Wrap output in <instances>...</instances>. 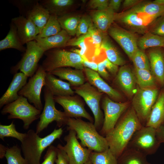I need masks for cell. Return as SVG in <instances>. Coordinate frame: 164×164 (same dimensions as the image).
<instances>
[{
  "mask_svg": "<svg viewBox=\"0 0 164 164\" xmlns=\"http://www.w3.org/2000/svg\"><path fill=\"white\" fill-rule=\"evenodd\" d=\"M39 1L38 0H14L12 3L17 7L21 15L26 17L27 12Z\"/></svg>",
  "mask_w": 164,
  "mask_h": 164,
  "instance_id": "cell-43",
  "label": "cell"
},
{
  "mask_svg": "<svg viewBox=\"0 0 164 164\" xmlns=\"http://www.w3.org/2000/svg\"><path fill=\"white\" fill-rule=\"evenodd\" d=\"M108 32L131 60L139 49L137 45L138 38L135 33L114 24H112Z\"/></svg>",
  "mask_w": 164,
  "mask_h": 164,
  "instance_id": "cell-15",
  "label": "cell"
},
{
  "mask_svg": "<svg viewBox=\"0 0 164 164\" xmlns=\"http://www.w3.org/2000/svg\"><path fill=\"white\" fill-rule=\"evenodd\" d=\"M61 30L58 16L54 14H51L47 23L36 38H45L54 35Z\"/></svg>",
  "mask_w": 164,
  "mask_h": 164,
  "instance_id": "cell-37",
  "label": "cell"
},
{
  "mask_svg": "<svg viewBox=\"0 0 164 164\" xmlns=\"http://www.w3.org/2000/svg\"><path fill=\"white\" fill-rule=\"evenodd\" d=\"M142 1L140 0H125L123 3V7L125 9H131Z\"/></svg>",
  "mask_w": 164,
  "mask_h": 164,
  "instance_id": "cell-51",
  "label": "cell"
},
{
  "mask_svg": "<svg viewBox=\"0 0 164 164\" xmlns=\"http://www.w3.org/2000/svg\"><path fill=\"white\" fill-rule=\"evenodd\" d=\"M90 37V35L88 32L86 34L80 36L77 38L70 39L67 43L66 46H77L79 47V50L73 49L71 51L79 54L82 59H87V55L89 47L86 43V39Z\"/></svg>",
  "mask_w": 164,
  "mask_h": 164,
  "instance_id": "cell-39",
  "label": "cell"
},
{
  "mask_svg": "<svg viewBox=\"0 0 164 164\" xmlns=\"http://www.w3.org/2000/svg\"><path fill=\"white\" fill-rule=\"evenodd\" d=\"M164 122V91L158 96L145 126L157 129Z\"/></svg>",
  "mask_w": 164,
  "mask_h": 164,
  "instance_id": "cell-26",
  "label": "cell"
},
{
  "mask_svg": "<svg viewBox=\"0 0 164 164\" xmlns=\"http://www.w3.org/2000/svg\"><path fill=\"white\" fill-rule=\"evenodd\" d=\"M57 155L55 163L56 164H69V159L63 146L59 144L56 146Z\"/></svg>",
  "mask_w": 164,
  "mask_h": 164,
  "instance_id": "cell-47",
  "label": "cell"
},
{
  "mask_svg": "<svg viewBox=\"0 0 164 164\" xmlns=\"http://www.w3.org/2000/svg\"><path fill=\"white\" fill-rule=\"evenodd\" d=\"M136 83L140 88L155 87V79L150 70L135 69Z\"/></svg>",
  "mask_w": 164,
  "mask_h": 164,
  "instance_id": "cell-34",
  "label": "cell"
},
{
  "mask_svg": "<svg viewBox=\"0 0 164 164\" xmlns=\"http://www.w3.org/2000/svg\"><path fill=\"white\" fill-rule=\"evenodd\" d=\"M46 73L41 65L39 66L35 73L18 93L19 96L26 98L29 103L33 104L36 108L41 111L43 107L41 94L43 87L45 86Z\"/></svg>",
  "mask_w": 164,
  "mask_h": 164,
  "instance_id": "cell-12",
  "label": "cell"
},
{
  "mask_svg": "<svg viewBox=\"0 0 164 164\" xmlns=\"http://www.w3.org/2000/svg\"><path fill=\"white\" fill-rule=\"evenodd\" d=\"M62 128L55 129L48 135L40 137L33 129H30L21 142V149L24 157L28 164H40V160L44 151L63 134Z\"/></svg>",
  "mask_w": 164,
  "mask_h": 164,
  "instance_id": "cell-2",
  "label": "cell"
},
{
  "mask_svg": "<svg viewBox=\"0 0 164 164\" xmlns=\"http://www.w3.org/2000/svg\"><path fill=\"white\" fill-rule=\"evenodd\" d=\"M158 89L155 87L140 88L133 96L132 106L143 126L145 125L158 98Z\"/></svg>",
  "mask_w": 164,
  "mask_h": 164,
  "instance_id": "cell-9",
  "label": "cell"
},
{
  "mask_svg": "<svg viewBox=\"0 0 164 164\" xmlns=\"http://www.w3.org/2000/svg\"><path fill=\"white\" fill-rule=\"evenodd\" d=\"M82 63L84 68H87L97 72L98 63L96 62L89 61L88 60H82Z\"/></svg>",
  "mask_w": 164,
  "mask_h": 164,
  "instance_id": "cell-52",
  "label": "cell"
},
{
  "mask_svg": "<svg viewBox=\"0 0 164 164\" xmlns=\"http://www.w3.org/2000/svg\"><path fill=\"white\" fill-rule=\"evenodd\" d=\"M43 89L44 105L36 127V132L39 134L52 122L55 121L59 128L67 125L68 118L64 112L57 110L55 106L54 96L49 88L45 86Z\"/></svg>",
  "mask_w": 164,
  "mask_h": 164,
  "instance_id": "cell-6",
  "label": "cell"
},
{
  "mask_svg": "<svg viewBox=\"0 0 164 164\" xmlns=\"http://www.w3.org/2000/svg\"><path fill=\"white\" fill-rule=\"evenodd\" d=\"M21 149L14 145L7 149L5 155L7 164H28L21 154Z\"/></svg>",
  "mask_w": 164,
  "mask_h": 164,
  "instance_id": "cell-40",
  "label": "cell"
},
{
  "mask_svg": "<svg viewBox=\"0 0 164 164\" xmlns=\"http://www.w3.org/2000/svg\"><path fill=\"white\" fill-rule=\"evenodd\" d=\"M152 2L156 4L164 6V0H155Z\"/></svg>",
  "mask_w": 164,
  "mask_h": 164,
  "instance_id": "cell-56",
  "label": "cell"
},
{
  "mask_svg": "<svg viewBox=\"0 0 164 164\" xmlns=\"http://www.w3.org/2000/svg\"><path fill=\"white\" fill-rule=\"evenodd\" d=\"M45 81V86L54 96H73L75 93L69 83L57 78L49 72H46Z\"/></svg>",
  "mask_w": 164,
  "mask_h": 164,
  "instance_id": "cell-22",
  "label": "cell"
},
{
  "mask_svg": "<svg viewBox=\"0 0 164 164\" xmlns=\"http://www.w3.org/2000/svg\"><path fill=\"white\" fill-rule=\"evenodd\" d=\"M92 22L91 17L90 16H84L80 18L77 29L76 35V36L78 37L87 33Z\"/></svg>",
  "mask_w": 164,
  "mask_h": 164,
  "instance_id": "cell-44",
  "label": "cell"
},
{
  "mask_svg": "<svg viewBox=\"0 0 164 164\" xmlns=\"http://www.w3.org/2000/svg\"><path fill=\"white\" fill-rule=\"evenodd\" d=\"M44 55L46 57L41 65L46 72L67 67L81 70L84 69L80 56L72 51L54 48L46 51Z\"/></svg>",
  "mask_w": 164,
  "mask_h": 164,
  "instance_id": "cell-4",
  "label": "cell"
},
{
  "mask_svg": "<svg viewBox=\"0 0 164 164\" xmlns=\"http://www.w3.org/2000/svg\"><path fill=\"white\" fill-rule=\"evenodd\" d=\"M93 46L95 50V60L99 57L102 52L101 45L106 33H104L97 29L92 22L88 30Z\"/></svg>",
  "mask_w": 164,
  "mask_h": 164,
  "instance_id": "cell-38",
  "label": "cell"
},
{
  "mask_svg": "<svg viewBox=\"0 0 164 164\" xmlns=\"http://www.w3.org/2000/svg\"><path fill=\"white\" fill-rule=\"evenodd\" d=\"M41 112L31 104L26 98L20 96L16 100L5 105L1 113L3 115L9 114L8 119L21 120L24 129L27 130L33 122L39 118Z\"/></svg>",
  "mask_w": 164,
  "mask_h": 164,
  "instance_id": "cell-5",
  "label": "cell"
},
{
  "mask_svg": "<svg viewBox=\"0 0 164 164\" xmlns=\"http://www.w3.org/2000/svg\"><path fill=\"white\" fill-rule=\"evenodd\" d=\"M17 29V33L23 45L35 40L40 33L39 28L30 19L20 15L12 19Z\"/></svg>",
  "mask_w": 164,
  "mask_h": 164,
  "instance_id": "cell-17",
  "label": "cell"
},
{
  "mask_svg": "<svg viewBox=\"0 0 164 164\" xmlns=\"http://www.w3.org/2000/svg\"><path fill=\"white\" fill-rule=\"evenodd\" d=\"M26 49L21 60L11 67V72L15 74L18 71L28 77L33 76L37 71L38 63L45 51L34 40L26 43Z\"/></svg>",
  "mask_w": 164,
  "mask_h": 164,
  "instance_id": "cell-10",
  "label": "cell"
},
{
  "mask_svg": "<svg viewBox=\"0 0 164 164\" xmlns=\"http://www.w3.org/2000/svg\"><path fill=\"white\" fill-rule=\"evenodd\" d=\"M39 2L50 15H59L60 16L64 15V11L74 2L72 0H43Z\"/></svg>",
  "mask_w": 164,
  "mask_h": 164,
  "instance_id": "cell-31",
  "label": "cell"
},
{
  "mask_svg": "<svg viewBox=\"0 0 164 164\" xmlns=\"http://www.w3.org/2000/svg\"><path fill=\"white\" fill-rule=\"evenodd\" d=\"M101 49L105 52L107 58L111 62L117 65L123 66L125 61L106 34L101 45Z\"/></svg>",
  "mask_w": 164,
  "mask_h": 164,
  "instance_id": "cell-30",
  "label": "cell"
},
{
  "mask_svg": "<svg viewBox=\"0 0 164 164\" xmlns=\"http://www.w3.org/2000/svg\"><path fill=\"white\" fill-rule=\"evenodd\" d=\"M146 155L133 149L127 148L118 158V164H152Z\"/></svg>",
  "mask_w": 164,
  "mask_h": 164,
  "instance_id": "cell-29",
  "label": "cell"
},
{
  "mask_svg": "<svg viewBox=\"0 0 164 164\" xmlns=\"http://www.w3.org/2000/svg\"><path fill=\"white\" fill-rule=\"evenodd\" d=\"M64 138L66 144L63 148L68 157L69 164H84L93 151L83 146L77 140L76 132L72 130Z\"/></svg>",
  "mask_w": 164,
  "mask_h": 164,
  "instance_id": "cell-14",
  "label": "cell"
},
{
  "mask_svg": "<svg viewBox=\"0 0 164 164\" xmlns=\"http://www.w3.org/2000/svg\"><path fill=\"white\" fill-rule=\"evenodd\" d=\"M161 47H154L149 51L148 57L150 70L155 79L164 85V53Z\"/></svg>",
  "mask_w": 164,
  "mask_h": 164,
  "instance_id": "cell-21",
  "label": "cell"
},
{
  "mask_svg": "<svg viewBox=\"0 0 164 164\" xmlns=\"http://www.w3.org/2000/svg\"><path fill=\"white\" fill-rule=\"evenodd\" d=\"M66 125L67 131L75 132L83 146L97 152H102L109 148L105 138L99 133L93 123L81 118H68Z\"/></svg>",
  "mask_w": 164,
  "mask_h": 164,
  "instance_id": "cell-3",
  "label": "cell"
},
{
  "mask_svg": "<svg viewBox=\"0 0 164 164\" xmlns=\"http://www.w3.org/2000/svg\"><path fill=\"white\" fill-rule=\"evenodd\" d=\"M109 3L108 0H91L89 2V6L97 11H102L108 7Z\"/></svg>",
  "mask_w": 164,
  "mask_h": 164,
  "instance_id": "cell-48",
  "label": "cell"
},
{
  "mask_svg": "<svg viewBox=\"0 0 164 164\" xmlns=\"http://www.w3.org/2000/svg\"><path fill=\"white\" fill-rule=\"evenodd\" d=\"M7 148L2 144H0V158L2 159L5 157Z\"/></svg>",
  "mask_w": 164,
  "mask_h": 164,
  "instance_id": "cell-55",
  "label": "cell"
},
{
  "mask_svg": "<svg viewBox=\"0 0 164 164\" xmlns=\"http://www.w3.org/2000/svg\"><path fill=\"white\" fill-rule=\"evenodd\" d=\"M26 134V133H21L18 132L13 121L9 125H0V138L3 141L5 137H11L16 138L22 142Z\"/></svg>",
  "mask_w": 164,
  "mask_h": 164,
  "instance_id": "cell-41",
  "label": "cell"
},
{
  "mask_svg": "<svg viewBox=\"0 0 164 164\" xmlns=\"http://www.w3.org/2000/svg\"><path fill=\"white\" fill-rule=\"evenodd\" d=\"M156 20L145 13L133 8L119 13H115L114 21L128 27L132 32H144Z\"/></svg>",
  "mask_w": 164,
  "mask_h": 164,
  "instance_id": "cell-13",
  "label": "cell"
},
{
  "mask_svg": "<svg viewBox=\"0 0 164 164\" xmlns=\"http://www.w3.org/2000/svg\"><path fill=\"white\" fill-rule=\"evenodd\" d=\"M28 77L22 72L14 74L8 88L0 98V108L17 99L20 96L18 93L27 83Z\"/></svg>",
  "mask_w": 164,
  "mask_h": 164,
  "instance_id": "cell-19",
  "label": "cell"
},
{
  "mask_svg": "<svg viewBox=\"0 0 164 164\" xmlns=\"http://www.w3.org/2000/svg\"><path fill=\"white\" fill-rule=\"evenodd\" d=\"M164 37L147 32L138 39L137 45L138 48L144 50L151 47H163Z\"/></svg>",
  "mask_w": 164,
  "mask_h": 164,
  "instance_id": "cell-32",
  "label": "cell"
},
{
  "mask_svg": "<svg viewBox=\"0 0 164 164\" xmlns=\"http://www.w3.org/2000/svg\"><path fill=\"white\" fill-rule=\"evenodd\" d=\"M127 102L114 101L108 96L102 100V108L104 112V120L99 133L105 136L114 128L117 123L129 107Z\"/></svg>",
  "mask_w": 164,
  "mask_h": 164,
  "instance_id": "cell-11",
  "label": "cell"
},
{
  "mask_svg": "<svg viewBox=\"0 0 164 164\" xmlns=\"http://www.w3.org/2000/svg\"><path fill=\"white\" fill-rule=\"evenodd\" d=\"M84 164H92L91 163L90 160L89 159L87 162H86Z\"/></svg>",
  "mask_w": 164,
  "mask_h": 164,
  "instance_id": "cell-57",
  "label": "cell"
},
{
  "mask_svg": "<svg viewBox=\"0 0 164 164\" xmlns=\"http://www.w3.org/2000/svg\"><path fill=\"white\" fill-rule=\"evenodd\" d=\"M115 12L111 8L102 11H96L91 14L93 23L101 31L106 33L114 21Z\"/></svg>",
  "mask_w": 164,
  "mask_h": 164,
  "instance_id": "cell-25",
  "label": "cell"
},
{
  "mask_svg": "<svg viewBox=\"0 0 164 164\" xmlns=\"http://www.w3.org/2000/svg\"><path fill=\"white\" fill-rule=\"evenodd\" d=\"M143 126L132 107H129L105 136L109 149L117 159L126 149L135 133Z\"/></svg>",
  "mask_w": 164,
  "mask_h": 164,
  "instance_id": "cell-1",
  "label": "cell"
},
{
  "mask_svg": "<svg viewBox=\"0 0 164 164\" xmlns=\"http://www.w3.org/2000/svg\"><path fill=\"white\" fill-rule=\"evenodd\" d=\"M84 70L88 82L99 91L106 94L112 100L119 101L121 100L120 93L107 83L97 72L87 68H84Z\"/></svg>",
  "mask_w": 164,
  "mask_h": 164,
  "instance_id": "cell-18",
  "label": "cell"
},
{
  "mask_svg": "<svg viewBox=\"0 0 164 164\" xmlns=\"http://www.w3.org/2000/svg\"><path fill=\"white\" fill-rule=\"evenodd\" d=\"M122 0H111L109 1L108 7L112 9L115 12L119 9Z\"/></svg>",
  "mask_w": 164,
  "mask_h": 164,
  "instance_id": "cell-54",
  "label": "cell"
},
{
  "mask_svg": "<svg viewBox=\"0 0 164 164\" xmlns=\"http://www.w3.org/2000/svg\"><path fill=\"white\" fill-rule=\"evenodd\" d=\"M10 48L14 49L24 52L26 49V47L23 46L20 41L16 26L12 22L7 35L0 41V51Z\"/></svg>",
  "mask_w": 164,
  "mask_h": 164,
  "instance_id": "cell-28",
  "label": "cell"
},
{
  "mask_svg": "<svg viewBox=\"0 0 164 164\" xmlns=\"http://www.w3.org/2000/svg\"><path fill=\"white\" fill-rule=\"evenodd\" d=\"M55 101L62 106L68 118H83L93 123L94 119L86 111L83 102L77 97L73 96H54Z\"/></svg>",
  "mask_w": 164,
  "mask_h": 164,
  "instance_id": "cell-16",
  "label": "cell"
},
{
  "mask_svg": "<svg viewBox=\"0 0 164 164\" xmlns=\"http://www.w3.org/2000/svg\"><path fill=\"white\" fill-rule=\"evenodd\" d=\"M116 81L123 92L129 97L133 96L137 91L134 73L128 66H123L119 68Z\"/></svg>",
  "mask_w": 164,
  "mask_h": 164,
  "instance_id": "cell-20",
  "label": "cell"
},
{
  "mask_svg": "<svg viewBox=\"0 0 164 164\" xmlns=\"http://www.w3.org/2000/svg\"><path fill=\"white\" fill-rule=\"evenodd\" d=\"M97 72L99 75L103 78L106 80L109 79L110 75L102 61L98 63Z\"/></svg>",
  "mask_w": 164,
  "mask_h": 164,
  "instance_id": "cell-50",
  "label": "cell"
},
{
  "mask_svg": "<svg viewBox=\"0 0 164 164\" xmlns=\"http://www.w3.org/2000/svg\"><path fill=\"white\" fill-rule=\"evenodd\" d=\"M74 92L82 97L92 111L94 116V124L99 132L104 121V114L100 106L102 93L88 82L75 87Z\"/></svg>",
  "mask_w": 164,
  "mask_h": 164,
  "instance_id": "cell-8",
  "label": "cell"
},
{
  "mask_svg": "<svg viewBox=\"0 0 164 164\" xmlns=\"http://www.w3.org/2000/svg\"><path fill=\"white\" fill-rule=\"evenodd\" d=\"M57 155L56 147L51 145L48 147L45 155L43 162L40 164H54Z\"/></svg>",
  "mask_w": 164,
  "mask_h": 164,
  "instance_id": "cell-45",
  "label": "cell"
},
{
  "mask_svg": "<svg viewBox=\"0 0 164 164\" xmlns=\"http://www.w3.org/2000/svg\"><path fill=\"white\" fill-rule=\"evenodd\" d=\"M132 8L156 19L164 14V6L156 4L153 2H143L142 1Z\"/></svg>",
  "mask_w": 164,
  "mask_h": 164,
  "instance_id": "cell-33",
  "label": "cell"
},
{
  "mask_svg": "<svg viewBox=\"0 0 164 164\" xmlns=\"http://www.w3.org/2000/svg\"><path fill=\"white\" fill-rule=\"evenodd\" d=\"M50 15L48 10L38 1L27 13L26 17L30 19L39 28L40 33Z\"/></svg>",
  "mask_w": 164,
  "mask_h": 164,
  "instance_id": "cell-27",
  "label": "cell"
},
{
  "mask_svg": "<svg viewBox=\"0 0 164 164\" xmlns=\"http://www.w3.org/2000/svg\"><path fill=\"white\" fill-rule=\"evenodd\" d=\"M154 22L150 32L164 37V14L158 18Z\"/></svg>",
  "mask_w": 164,
  "mask_h": 164,
  "instance_id": "cell-46",
  "label": "cell"
},
{
  "mask_svg": "<svg viewBox=\"0 0 164 164\" xmlns=\"http://www.w3.org/2000/svg\"><path fill=\"white\" fill-rule=\"evenodd\" d=\"M70 36L62 29L57 34L43 38H36L35 40L37 44L45 52L53 49L65 46L70 39Z\"/></svg>",
  "mask_w": 164,
  "mask_h": 164,
  "instance_id": "cell-24",
  "label": "cell"
},
{
  "mask_svg": "<svg viewBox=\"0 0 164 164\" xmlns=\"http://www.w3.org/2000/svg\"><path fill=\"white\" fill-rule=\"evenodd\" d=\"M163 47H164V46H163Z\"/></svg>",
  "mask_w": 164,
  "mask_h": 164,
  "instance_id": "cell-58",
  "label": "cell"
},
{
  "mask_svg": "<svg viewBox=\"0 0 164 164\" xmlns=\"http://www.w3.org/2000/svg\"><path fill=\"white\" fill-rule=\"evenodd\" d=\"M157 138L161 144L164 143V125L163 124L156 129Z\"/></svg>",
  "mask_w": 164,
  "mask_h": 164,
  "instance_id": "cell-53",
  "label": "cell"
},
{
  "mask_svg": "<svg viewBox=\"0 0 164 164\" xmlns=\"http://www.w3.org/2000/svg\"><path fill=\"white\" fill-rule=\"evenodd\" d=\"M61 79L68 81L71 85L77 87L85 82V77L83 70L69 67H61L54 69L49 72Z\"/></svg>",
  "mask_w": 164,
  "mask_h": 164,
  "instance_id": "cell-23",
  "label": "cell"
},
{
  "mask_svg": "<svg viewBox=\"0 0 164 164\" xmlns=\"http://www.w3.org/2000/svg\"><path fill=\"white\" fill-rule=\"evenodd\" d=\"M135 69L150 70L149 59L143 50L139 49L132 56L131 60Z\"/></svg>",
  "mask_w": 164,
  "mask_h": 164,
  "instance_id": "cell-42",
  "label": "cell"
},
{
  "mask_svg": "<svg viewBox=\"0 0 164 164\" xmlns=\"http://www.w3.org/2000/svg\"><path fill=\"white\" fill-rule=\"evenodd\" d=\"M89 159L92 164H118L117 158L109 148L102 152L92 151Z\"/></svg>",
  "mask_w": 164,
  "mask_h": 164,
  "instance_id": "cell-36",
  "label": "cell"
},
{
  "mask_svg": "<svg viewBox=\"0 0 164 164\" xmlns=\"http://www.w3.org/2000/svg\"><path fill=\"white\" fill-rule=\"evenodd\" d=\"M79 16L66 14L58 17L61 27L70 36L76 35L77 27L80 19Z\"/></svg>",
  "mask_w": 164,
  "mask_h": 164,
  "instance_id": "cell-35",
  "label": "cell"
},
{
  "mask_svg": "<svg viewBox=\"0 0 164 164\" xmlns=\"http://www.w3.org/2000/svg\"><path fill=\"white\" fill-rule=\"evenodd\" d=\"M160 144L157 137L156 129L145 126L135 133L127 148L134 149L147 156L155 153Z\"/></svg>",
  "mask_w": 164,
  "mask_h": 164,
  "instance_id": "cell-7",
  "label": "cell"
},
{
  "mask_svg": "<svg viewBox=\"0 0 164 164\" xmlns=\"http://www.w3.org/2000/svg\"><path fill=\"white\" fill-rule=\"evenodd\" d=\"M163 124H164V123H163Z\"/></svg>",
  "mask_w": 164,
  "mask_h": 164,
  "instance_id": "cell-59",
  "label": "cell"
},
{
  "mask_svg": "<svg viewBox=\"0 0 164 164\" xmlns=\"http://www.w3.org/2000/svg\"><path fill=\"white\" fill-rule=\"evenodd\" d=\"M107 69L110 73L113 75L116 74L118 70V66L110 61L107 58L102 60Z\"/></svg>",
  "mask_w": 164,
  "mask_h": 164,
  "instance_id": "cell-49",
  "label": "cell"
}]
</instances>
